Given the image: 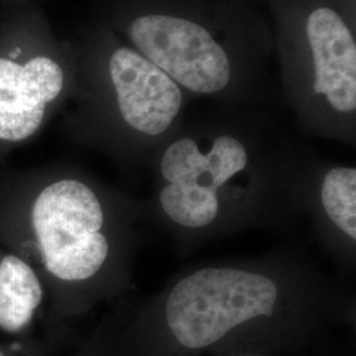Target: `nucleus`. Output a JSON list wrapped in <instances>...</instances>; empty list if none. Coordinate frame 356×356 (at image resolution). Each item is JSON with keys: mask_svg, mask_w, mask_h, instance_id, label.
Returning a JSON list of instances; mask_svg holds the SVG:
<instances>
[{"mask_svg": "<svg viewBox=\"0 0 356 356\" xmlns=\"http://www.w3.org/2000/svg\"><path fill=\"white\" fill-rule=\"evenodd\" d=\"M110 74L127 124L153 136L169 128L182 104V94L170 76L127 48L113 54Z\"/></svg>", "mask_w": 356, "mask_h": 356, "instance_id": "nucleus-4", "label": "nucleus"}, {"mask_svg": "<svg viewBox=\"0 0 356 356\" xmlns=\"http://www.w3.org/2000/svg\"><path fill=\"white\" fill-rule=\"evenodd\" d=\"M322 206L331 222L353 241L356 239V170L334 168L321 188Z\"/></svg>", "mask_w": 356, "mask_h": 356, "instance_id": "nucleus-10", "label": "nucleus"}, {"mask_svg": "<svg viewBox=\"0 0 356 356\" xmlns=\"http://www.w3.org/2000/svg\"><path fill=\"white\" fill-rule=\"evenodd\" d=\"M247 160L242 143L231 136H219L209 153L201 152L195 141L181 139L164 153L161 173L169 184L216 191L242 172Z\"/></svg>", "mask_w": 356, "mask_h": 356, "instance_id": "nucleus-7", "label": "nucleus"}, {"mask_svg": "<svg viewBox=\"0 0 356 356\" xmlns=\"http://www.w3.org/2000/svg\"><path fill=\"white\" fill-rule=\"evenodd\" d=\"M129 35L148 61L186 89L211 94L229 83L227 54L204 26L173 16L148 15L134 22Z\"/></svg>", "mask_w": 356, "mask_h": 356, "instance_id": "nucleus-3", "label": "nucleus"}, {"mask_svg": "<svg viewBox=\"0 0 356 356\" xmlns=\"http://www.w3.org/2000/svg\"><path fill=\"white\" fill-rule=\"evenodd\" d=\"M160 204L173 222L189 229H201L218 214L216 191H198L179 184H168L160 193Z\"/></svg>", "mask_w": 356, "mask_h": 356, "instance_id": "nucleus-9", "label": "nucleus"}, {"mask_svg": "<svg viewBox=\"0 0 356 356\" xmlns=\"http://www.w3.org/2000/svg\"><path fill=\"white\" fill-rule=\"evenodd\" d=\"M0 356H7V354H6V353H4L1 348H0Z\"/></svg>", "mask_w": 356, "mask_h": 356, "instance_id": "nucleus-11", "label": "nucleus"}, {"mask_svg": "<svg viewBox=\"0 0 356 356\" xmlns=\"http://www.w3.org/2000/svg\"><path fill=\"white\" fill-rule=\"evenodd\" d=\"M64 86L63 69L47 57L26 65L0 58V139L24 140L38 131L45 107Z\"/></svg>", "mask_w": 356, "mask_h": 356, "instance_id": "nucleus-5", "label": "nucleus"}, {"mask_svg": "<svg viewBox=\"0 0 356 356\" xmlns=\"http://www.w3.org/2000/svg\"><path fill=\"white\" fill-rule=\"evenodd\" d=\"M244 356H261V355H244Z\"/></svg>", "mask_w": 356, "mask_h": 356, "instance_id": "nucleus-12", "label": "nucleus"}, {"mask_svg": "<svg viewBox=\"0 0 356 356\" xmlns=\"http://www.w3.org/2000/svg\"><path fill=\"white\" fill-rule=\"evenodd\" d=\"M279 298L276 282L236 268H204L178 281L165 304L168 330L178 346L201 351L244 323L270 317Z\"/></svg>", "mask_w": 356, "mask_h": 356, "instance_id": "nucleus-1", "label": "nucleus"}, {"mask_svg": "<svg viewBox=\"0 0 356 356\" xmlns=\"http://www.w3.org/2000/svg\"><path fill=\"white\" fill-rule=\"evenodd\" d=\"M41 300V284L32 268L16 256H6L0 261V329L23 330Z\"/></svg>", "mask_w": 356, "mask_h": 356, "instance_id": "nucleus-8", "label": "nucleus"}, {"mask_svg": "<svg viewBox=\"0 0 356 356\" xmlns=\"http://www.w3.org/2000/svg\"><path fill=\"white\" fill-rule=\"evenodd\" d=\"M45 267L65 281L94 276L107 259L101 234L103 210L94 191L76 179L54 182L40 193L32 213Z\"/></svg>", "mask_w": 356, "mask_h": 356, "instance_id": "nucleus-2", "label": "nucleus"}, {"mask_svg": "<svg viewBox=\"0 0 356 356\" xmlns=\"http://www.w3.org/2000/svg\"><path fill=\"white\" fill-rule=\"evenodd\" d=\"M307 38L313 51L314 91L326 95L337 111L356 108V45L342 17L330 8L309 16Z\"/></svg>", "mask_w": 356, "mask_h": 356, "instance_id": "nucleus-6", "label": "nucleus"}]
</instances>
